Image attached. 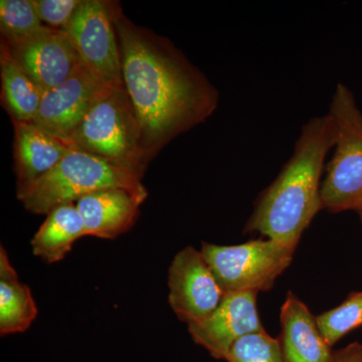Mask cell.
<instances>
[{
  "label": "cell",
  "instance_id": "obj_15",
  "mask_svg": "<svg viewBox=\"0 0 362 362\" xmlns=\"http://www.w3.org/2000/svg\"><path fill=\"white\" fill-rule=\"evenodd\" d=\"M86 235L85 223L75 204H63L47 214L32 240L33 252L47 264L62 261Z\"/></svg>",
  "mask_w": 362,
  "mask_h": 362
},
{
  "label": "cell",
  "instance_id": "obj_7",
  "mask_svg": "<svg viewBox=\"0 0 362 362\" xmlns=\"http://www.w3.org/2000/svg\"><path fill=\"white\" fill-rule=\"evenodd\" d=\"M117 6L101 0H82L64 32L83 63L111 89H125L115 28Z\"/></svg>",
  "mask_w": 362,
  "mask_h": 362
},
{
  "label": "cell",
  "instance_id": "obj_11",
  "mask_svg": "<svg viewBox=\"0 0 362 362\" xmlns=\"http://www.w3.org/2000/svg\"><path fill=\"white\" fill-rule=\"evenodd\" d=\"M257 308V293H226L223 301L211 316L188 325L194 341L218 361H226L238 340L264 331Z\"/></svg>",
  "mask_w": 362,
  "mask_h": 362
},
{
  "label": "cell",
  "instance_id": "obj_8",
  "mask_svg": "<svg viewBox=\"0 0 362 362\" xmlns=\"http://www.w3.org/2000/svg\"><path fill=\"white\" fill-rule=\"evenodd\" d=\"M1 42L44 93L65 82L82 63L71 37L64 30L47 25L23 39Z\"/></svg>",
  "mask_w": 362,
  "mask_h": 362
},
{
  "label": "cell",
  "instance_id": "obj_3",
  "mask_svg": "<svg viewBox=\"0 0 362 362\" xmlns=\"http://www.w3.org/2000/svg\"><path fill=\"white\" fill-rule=\"evenodd\" d=\"M141 180L142 176L129 169L73 149L47 175L18 189V199L30 213L47 214L56 207L75 204L85 195L108 188L147 194Z\"/></svg>",
  "mask_w": 362,
  "mask_h": 362
},
{
  "label": "cell",
  "instance_id": "obj_12",
  "mask_svg": "<svg viewBox=\"0 0 362 362\" xmlns=\"http://www.w3.org/2000/svg\"><path fill=\"white\" fill-rule=\"evenodd\" d=\"M146 197L125 188H108L85 195L76 206L84 221L86 235L114 240L127 232Z\"/></svg>",
  "mask_w": 362,
  "mask_h": 362
},
{
  "label": "cell",
  "instance_id": "obj_1",
  "mask_svg": "<svg viewBox=\"0 0 362 362\" xmlns=\"http://www.w3.org/2000/svg\"><path fill=\"white\" fill-rule=\"evenodd\" d=\"M124 86L149 152L207 118L216 93L181 54L117 11Z\"/></svg>",
  "mask_w": 362,
  "mask_h": 362
},
{
  "label": "cell",
  "instance_id": "obj_22",
  "mask_svg": "<svg viewBox=\"0 0 362 362\" xmlns=\"http://www.w3.org/2000/svg\"><path fill=\"white\" fill-rule=\"evenodd\" d=\"M333 362H362V343H351L334 351Z\"/></svg>",
  "mask_w": 362,
  "mask_h": 362
},
{
  "label": "cell",
  "instance_id": "obj_14",
  "mask_svg": "<svg viewBox=\"0 0 362 362\" xmlns=\"http://www.w3.org/2000/svg\"><path fill=\"white\" fill-rule=\"evenodd\" d=\"M13 123L18 189L47 175L75 149L66 140L33 122L13 120Z\"/></svg>",
  "mask_w": 362,
  "mask_h": 362
},
{
  "label": "cell",
  "instance_id": "obj_20",
  "mask_svg": "<svg viewBox=\"0 0 362 362\" xmlns=\"http://www.w3.org/2000/svg\"><path fill=\"white\" fill-rule=\"evenodd\" d=\"M228 362H284L280 341L265 330L252 333L233 345Z\"/></svg>",
  "mask_w": 362,
  "mask_h": 362
},
{
  "label": "cell",
  "instance_id": "obj_10",
  "mask_svg": "<svg viewBox=\"0 0 362 362\" xmlns=\"http://www.w3.org/2000/svg\"><path fill=\"white\" fill-rule=\"evenodd\" d=\"M108 89L82 62L65 82L44 93L33 123L66 141Z\"/></svg>",
  "mask_w": 362,
  "mask_h": 362
},
{
  "label": "cell",
  "instance_id": "obj_17",
  "mask_svg": "<svg viewBox=\"0 0 362 362\" xmlns=\"http://www.w3.org/2000/svg\"><path fill=\"white\" fill-rule=\"evenodd\" d=\"M2 101L13 120L33 122L37 116L44 92L16 64L6 45L0 47Z\"/></svg>",
  "mask_w": 362,
  "mask_h": 362
},
{
  "label": "cell",
  "instance_id": "obj_19",
  "mask_svg": "<svg viewBox=\"0 0 362 362\" xmlns=\"http://www.w3.org/2000/svg\"><path fill=\"white\" fill-rule=\"evenodd\" d=\"M32 0H1L0 30L1 40L23 39L44 26Z\"/></svg>",
  "mask_w": 362,
  "mask_h": 362
},
{
  "label": "cell",
  "instance_id": "obj_13",
  "mask_svg": "<svg viewBox=\"0 0 362 362\" xmlns=\"http://www.w3.org/2000/svg\"><path fill=\"white\" fill-rule=\"evenodd\" d=\"M280 321L278 339L284 362H333L334 351L324 339L316 317L291 291L281 308Z\"/></svg>",
  "mask_w": 362,
  "mask_h": 362
},
{
  "label": "cell",
  "instance_id": "obj_24",
  "mask_svg": "<svg viewBox=\"0 0 362 362\" xmlns=\"http://www.w3.org/2000/svg\"><path fill=\"white\" fill-rule=\"evenodd\" d=\"M358 214H359V216H361V220L362 221V213H359Z\"/></svg>",
  "mask_w": 362,
  "mask_h": 362
},
{
  "label": "cell",
  "instance_id": "obj_18",
  "mask_svg": "<svg viewBox=\"0 0 362 362\" xmlns=\"http://www.w3.org/2000/svg\"><path fill=\"white\" fill-rule=\"evenodd\" d=\"M316 321L324 339L332 347L362 326V291L351 293L339 306L317 316Z\"/></svg>",
  "mask_w": 362,
  "mask_h": 362
},
{
  "label": "cell",
  "instance_id": "obj_21",
  "mask_svg": "<svg viewBox=\"0 0 362 362\" xmlns=\"http://www.w3.org/2000/svg\"><path fill=\"white\" fill-rule=\"evenodd\" d=\"M42 23L63 30L82 4V0H32Z\"/></svg>",
  "mask_w": 362,
  "mask_h": 362
},
{
  "label": "cell",
  "instance_id": "obj_5",
  "mask_svg": "<svg viewBox=\"0 0 362 362\" xmlns=\"http://www.w3.org/2000/svg\"><path fill=\"white\" fill-rule=\"evenodd\" d=\"M328 114L337 142L321 185L322 209L332 214L357 211L362 202V114L349 87L337 85Z\"/></svg>",
  "mask_w": 362,
  "mask_h": 362
},
{
  "label": "cell",
  "instance_id": "obj_16",
  "mask_svg": "<svg viewBox=\"0 0 362 362\" xmlns=\"http://www.w3.org/2000/svg\"><path fill=\"white\" fill-rule=\"evenodd\" d=\"M37 316V307L28 286L18 280L6 250L0 252V333L23 332Z\"/></svg>",
  "mask_w": 362,
  "mask_h": 362
},
{
  "label": "cell",
  "instance_id": "obj_6",
  "mask_svg": "<svg viewBox=\"0 0 362 362\" xmlns=\"http://www.w3.org/2000/svg\"><path fill=\"white\" fill-rule=\"evenodd\" d=\"M296 247L275 240H250L235 246L202 243V254L225 293L269 291L291 264Z\"/></svg>",
  "mask_w": 362,
  "mask_h": 362
},
{
  "label": "cell",
  "instance_id": "obj_23",
  "mask_svg": "<svg viewBox=\"0 0 362 362\" xmlns=\"http://www.w3.org/2000/svg\"><path fill=\"white\" fill-rule=\"evenodd\" d=\"M357 214L362 213V202L361 206H359L358 211H356Z\"/></svg>",
  "mask_w": 362,
  "mask_h": 362
},
{
  "label": "cell",
  "instance_id": "obj_4",
  "mask_svg": "<svg viewBox=\"0 0 362 362\" xmlns=\"http://www.w3.org/2000/svg\"><path fill=\"white\" fill-rule=\"evenodd\" d=\"M66 141L73 148L101 157L140 176L148 160L126 89L109 88Z\"/></svg>",
  "mask_w": 362,
  "mask_h": 362
},
{
  "label": "cell",
  "instance_id": "obj_2",
  "mask_svg": "<svg viewBox=\"0 0 362 362\" xmlns=\"http://www.w3.org/2000/svg\"><path fill=\"white\" fill-rule=\"evenodd\" d=\"M335 142L337 130L329 114L305 124L291 158L259 195L245 232L297 247L314 216L323 209L320 177Z\"/></svg>",
  "mask_w": 362,
  "mask_h": 362
},
{
  "label": "cell",
  "instance_id": "obj_9",
  "mask_svg": "<svg viewBox=\"0 0 362 362\" xmlns=\"http://www.w3.org/2000/svg\"><path fill=\"white\" fill-rule=\"evenodd\" d=\"M168 287L171 308L188 325L211 316L226 295L202 252L192 246L175 255L169 268Z\"/></svg>",
  "mask_w": 362,
  "mask_h": 362
}]
</instances>
